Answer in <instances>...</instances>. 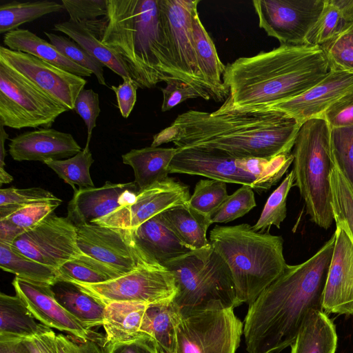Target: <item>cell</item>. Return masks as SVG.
<instances>
[{"instance_id": "1", "label": "cell", "mask_w": 353, "mask_h": 353, "mask_svg": "<svg viewBox=\"0 0 353 353\" xmlns=\"http://www.w3.org/2000/svg\"><path fill=\"white\" fill-rule=\"evenodd\" d=\"M301 125L276 111L228 112L188 110L153 137L152 147L215 151L236 159L270 160L289 154Z\"/></svg>"}, {"instance_id": "2", "label": "cell", "mask_w": 353, "mask_h": 353, "mask_svg": "<svg viewBox=\"0 0 353 353\" xmlns=\"http://www.w3.org/2000/svg\"><path fill=\"white\" fill-rule=\"evenodd\" d=\"M335 241L334 232L311 258L299 265H287L249 305L243 325L247 353L281 352L293 343L307 314L323 310Z\"/></svg>"}, {"instance_id": "3", "label": "cell", "mask_w": 353, "mask_h": 353, "mask_svg": "<svg viewBox=\"0 0 353 353\" xmlns=\"http://www.w3.org/2000/svg\"><path fill=\"white\" fill-rule=\"evenodd\" d=\"M329 72L319 46L281 45L225 65L228 97L216 114L259 112L305 92Z\"/></svg>"}, {"instance_id": "4", "label": "cell", "mask_w": 353, "mask_h": 353, "mask_svg": "<svg viewBox=\"0 0 353 353\" xmlns=\"http://www.w3.org/2000/svg\"><path fill=\"white\" fill-rule=\"evenodd\" d=\"M82 22L119 57L139 88L172 79L187 83L173 61L159 0H108L105 17Z\"/></svg>"}, {"instance_id": "5", "label": "cell", "mask_w": 353, "mask_h": 353, "mask_svg": "<svg viewBox=\"0 0 353 353\" xmlns=\"http://www.w3.org/2000/svg\"><path fill=\"white\" fill-rule=\"evenodd\" d=\"M210 241L230 269L241 304H252L288 265L282 236L254 231L248 223L215 225Z\"/></svg>"}, {"instance_id": "6", "label": "cell", "mask_w": 353, "mask_h": 353, "mask_svg": "<svg viewBox=\"0 0 353 353\" xmlns=\"http://www.w3.org/2000/svg\"><path fill=\"white\" fill-rule=\"evenodd\" d=\"M331 132L325 119L305 121L299 128L292 153L294 185L299 190L311 221L325 230L334 221L330 175L335 162Z\"/></svg>"}, {"instance_id": "7", "label": "cell", "mask_w": 353, "mask_h": 353, "mask_svg": "<svg viewBox=\"0 0 353 353\" xmlns=\"http://www.w3.org/2000/svg\"><path fill=\"white\" fill-rule=\"evenodd\" d=\"M165 267L174 276L177 291L173 302L182 317L241 305L230 269L212 246L194 250Z\"/></svg>"}, {"instance_id": "8", "label": "cell", "mask_w": 353, "mask_h": 353, "mask_svg": "<svg viewBox=\"0 0 353 353\" xmlns=\"http://www.w3.org/2000/svg\"><path fill=\"white\" fill-rule=\"evenodd\" d=\"M69 110L17 72L0 63V124L48 128Z\"/></svg>"}, {"instance_id": "9", "label": "cell", "mask_w": 353, "mask_h": 353, "mask_svg": "<svg viewBox=\"0 0 353 353\" xmlns=\"http://www.w3.org/2000/svg\"><path fill=\"white\" fill-rule=\"evenodd\" d=\"M234 309L208 310L182 317L174 353H236L243 324Z\"/></svg>"}, {"instance_id": "10", "label": "cell", "mask_w": 353, "mask_h": 353, "mask_svg": "<svg viewBox=\"0 0 353 353\" xmlns=\"http://www.w3.org/2000/svg\"><path fill=\"white\" fill-rule=\"evenodd\" d=\"M71 283L105 305L114 302L154 305L172 299L177 291L173 274L161 265L142 266L100 283Z\"/></svg>"}, {"instance_id": "11", "label": "cell", "mask_w": 353, "mask_h": 353, "mask_svg": "<svg viewBox=\"0 0 353 353\" xmlns=\"http://www.w3.org/2000/svg\"><path fill=\"white\" fill-rule=\"evenodd\" d=\"M199 0H159L160 17L174 65L185 81L205 100L212 98L198 66L192 17Z\"/></svg>"}, {"instance_id": "12", "label": "cell", "mask_w": 353, "mask_h": 353, "mask_svg": "<svg viewBox=\"0 0 353 353\" xmlns=\"http://www.w3.org/2000/svg\"><path fill=\"white\" fill-rule=\"evenodd\" d=\"M76 230L81 252L105 263L121 276L142 266L159 265L139 248L131 230L96 224L76 226Z\"/></svg>"}, {"instance_id": "13", "label": "cell", "mask_w": 353, "mask_h": 353, "mask_svg": "<svg viewBox=\"0 0 353 353\" xmlns=\"http://www.w3.org/2000/svg\"><path fill=\"white\" fill-rule=\"evenodd\" d=\"M259 26L281 45H305L307 34L316 21L324 0H254Z\"/></svg>"}, {"instance_id": "14", "label": "cell", "mask_w": 353, "mask_h": 353, "mask_svg": "<svg viewBox=\"0 0 353 353\" xmlns=\"http://www.w3.org/2000/svg\"><path fill=\"white\" fill-rule=\"evenodd\" d=\"M11 246L26 256L55 269L82 254L77 245L76 226L67 217L59 216L54 212L17 238Z\"/></svg>"}, {"instance_id": "15", "label": "cell", "mask_w": 353, "mask_h": 353, "mask_svg": "<svg viewBox=\"0 0 353 353\" xmlns=\"http://www.w3.org/2000/svg\"><path fill=\"white\" fill-rule=\"evenodd\" d=\"M169 165V174L203 176L210 179L250 186L266 191L273 185L252 173L247 159H236L225 154L196 148H177Z\"/></svg>"}, {"instance_id": "16", "label": "cell", "mask_w": 353, "mask_h": 353, "mask_svg": "<svg viewBox=\"0 0 353 353\" xmlns=\"http://www.w3.org/2000/svg\"><path fill=\"white\" fill-rule=\"evenodd\" d=\"M0 63L31 81L52 99L74 110L76 99L87 80L32 54L0 47Z\"/></svg>"}, {"instance_id": "17", "label": "cell", "mask_w": 353, "mask_h": 353, "mask_svg": "<svg viewBox=\"0 0 353 353\" xmlns=\"http://www.w3.org/2000/svg\"><path fill=\"white\" fill-rule=\"evenodd\" d=\"M190 198L187 185L168 177L139 190L133 203L121 206L92 224L134 230L152 217L188 202Z\"/></svg>"}, {"instance_id": "18", "label": "cell", "mask_w": 353, "mask_h": 353, "mask_svg": "<svg viewBox=\"0 0 353 353\" xmlns=\"http://www.w3.org/2000/svg\"><path fill=\"white\" fill-rule=\"evenodd\" d=\"M352 92L353 74L329 70L321 81L305 92L263 111L281 112L301 125L310 119H323L336 102Z\"/></svg>"}, {"instance_id": "19", "label": "cell", "mask_w": 353, "mask_h": 353, "mask_svg": "<svg viewBox=\"0 0 353 353\" xmlns=\"http://www.w3.org/2000/svg\"><path fill=\"white\" fill-rule=\"evenodd\" d=\"M16 294L42 324L78 339H95L93 332L68 311L56 299L52 285L28 281L17 276L12 283Z\"/></svg>"}, {"instance_id": "20", "label": "cell", "mask_w": 353, "mask_h": 353, "mask_svg": "<svg viewBox=\"0 0 353 353\" xmlns=\"http://www.w3.org/2000/svg\"><path fill=\"white\" fill-rule=\"evenodd\" d=\"M336 241L323 291L325 313L353 315V241L345 229L336 225Z\"/></svg>"}, {"instance_id": "21", "label": "cell", "mask_w": 353, "mask_h": 353, "mask_svg": "<svg viewBox=\"0 0 353 353\" xmlns=\"http://www.w3.org/2000/svg\"><path fill=\"white\" fill-rule=\"evenodd\" d=\"M139 191L135 181H106L100 188L77 189L68 203L66 217L75 226L92 224L117 208L133 203Z\"/></svg>"}, {"instance_id": "22", "label": "cell", "mask_w": 353, "mask_h": 353, "mask_svg": "<svg viewBox=\"0 0 353 353\" xmlns=\"http://www.w3.org/2000/svg\"><path fill=\"white\" fill-rule=\"evenodd\" d=\"M9 154L17 161L63 160L82 150L73 136L55 129L41 128L10 139Z\"/></svg>"}, {"instance_id": "23", "label": "cell", "mask_w": 353, "mask_h": 353, "mask_svg": "<svg viewBox=\"0 0 353 353\" xmlns=\"http://www.w3.org/2000/svg\"><path fill=\"white\" fill-rule=\"evenodd\" d=\"M131 230L143 252L153 262L163 267L168 262L194 250L176 235L161 213Z\"/></svg>"}, {"instance_id": "24", "label": "cell", "mask_w": 353, "mask_h": 353, "mask_svg": "<svg viewBox=\"0 0 353 353\" xmlns=\"http://www.w3.org/2000/svg\"><path fill=\"white\" fill-rule=\"evenodd\" d=\"M149 305L135 302L106 305L103 323L105 343L117 351L147 337L142 333L141 327Z\"/></svg>"}, {"instance_id": "25", "label": "cell", "mask_w": 353, "mask_h": 353, "mask_svg": "<svg viewBox=\"0 0 353 353\" xmlns=\"http://www.w3.org/2000/svg\"><path fill=\"white\" fill-rule=\"evenodd\" d=\"M192 34L197 66L212 98L221 101L228 97L221 77L225 65L222 63L214 43L196 10L192 17Z\"/></svg>"}, {"instance_id": "26", "label": "cell", "mask_w": 353, "mask_h": 353, "mask_svg": "<svg viewBox=\"0 0 353 353\" xmlns=\"http://www.w3.org/2000/svg\"><path fill=\"white\" fill-rule=\"evenodd\" d=\"M3 44L8 49L32 54L65 71L81 77H90L92 72L75 63L50 43L27 29L18 28L6 32Z\"/></svg>"}, {"instance_id": "27", "label": "cell", "mask_w": 353, "mask_h": 353, "mask_svg": "<svg viewBox=\"0 0 353 353\" xmlns=\"http://www.w3.org/2000/svg\"><path fill=\"white\" fill-rule=\"evenodd\" d=\"M0 341H21L52 329L40 323L17 294H0Z\"/></svg>"}, {"instance_id": "28", "label": "cell", "mask_w": 353, "mask_h": 353, "mask_svg": "<svg viewBox=\"0 0 353 353\" xmlns=\"http://www.w3.org/2000/svg\"><path fill=\"white\" fill-rule=\"evenodd\" d=\"M181 319L173 299L150 305L143 318L141 332L154 341L159 353H174Z\"/></svg>"}, {"instance_id": "29", "label": "cell", "mask_w": 353, "mask_h": 353, "mask_svg": "<svg viewBox=\"0 0 353 353\" xmlns=\"http://www.w3.org/2000/svg\"><path fill=\"white\" fill-rule=\"evenodd\" d=\"M176 148L145 147L132 149L122 155L124 164L134 170L135 183L139 190L168 178L170 163Z\"/></svg>"}, {"instance_id": "30", "label": "cell", "mask_w": 353, "mask_h": 353, "mask_svg": "<svg viewBox=\"0 0 353 353\" xmlns=\"http://www.w3.org/2000/svg\"><path fill=\"white\" fill-rule=\"evenodd\" d=\"M290 347V353H335L337 334L333 321L323 310L310 311Z\"/></svg>"}, {"instance_id": "31", "label": "cell", "mask_w": 353, "mask_h": 353, "mask_svg": "<svg viewBox=\"0 0 353 353\" xmlns=\"http://www.w3.org/2000/svg\"><path fill=\"white\" fill-rule=\"evenodd\" d=\"M161 214L176 235L193 250L212 246L207 239L208 229L212 223L210 216L196 210L188 202L170 208Z\"/></svg>"}, {"instance_id": "32", "label": "cell", "mask_w": 353, "mask_h": 353, "mask_svg": "<svg viewBox=\"0 0 353 353\" xmlns=\"http://www.w3.org/2000/svg\"><path fill=\"white\" fill-rule=\"evenodd\" d=\"M52 288L57 301L88 328L103 326L104 304L71 282L58 281Z\"/></svg>"}, {"instance_id": "33", "label": "cell", "mask_w": 353, "mask_h": 353, "mask_svg": "<svg viewBox=\"0 0 353 353\" xmlns=\"http://www.w3.org/2000/svg\"><path fill=\"white\" fill-rule=\"evenodd\" d=\"M53 30L64 33L78 43L104 66L120 76L123 80L131 79L127 68L119 57L111 49L103 44L83 22L68 20L55 23Z\"/></svg>"}, {"instance_id": "34", "label": "cell", "mask_w": 353, "mask_h": 353, "mask_svg": "<svg viewBox=\"0 0 353 353\" xmlns=\"http://www.w3.org/2000/svg\"><path fill=\"white\" fill-rule=\"evenodd\" d=\"M0 268L31 282L54 285L59 281L57 269L37 262L3 243H0Z\"/></svg>"}, {"instance_id": "35", "label": "cell", "mask_w": 353, "mask_h": 353, "mask_svg": "<svg viewBox=\"0 0 353 353\" xmlns=\"http://www.w3.org/2000/svg\"><path fill=\"white\" fill-rule=\"evenodd\" d=\"M65 9L63 5L54 1L19 2L12 1L0 6V33L18 29L46 14Z\"/></svg>"}, {"instance_id": "36", "label": "cell", "mask_w": 353, "mask_h": 353, "mask_svg": "<svg viewBox=\"0 0 353 353\" xmlns=\"http://www.w3.org/2000/svg\"><path fill=\"white\" fill-rule=\"evenodd\" d=\"M57 270L59 281L100 283L121 276L105 263L83 253L65 262Z\"/></svg>"}, {"instance_id": "37", "label": "cell", "mask_w": 353, "mask_h": 353, "mask_svg": "<svg viewBox=\"0 0 353 353\" xmlns=\"http://www.w3.org/2000/svg\"><path fill=\"white\" fill-rule=\"evenodd\" d=\"M94 163L89 147H85L74 156L63 160H48L47 165L63 179L72 187L74 191L78 189L95 188L90 176V168Z\"/></svg>"}, {"instance_id": "38", "label": "cell", "mask_w": 353, "mask_h": 353, "mask_svg": "<svg viewBox=\"0 0 353 353\" xmlns=\"http://www.w3.org/2000/svg\"><path fill=\"white\" fill-rule=\"evenodd\" d=\"M332 209L336 225L343 227L353 241V188L335 164L330 175Z\"/></svg>"}, {"instance_id": "39", "label": "cell", "mask_w": 353, "mask_h": 353, "mask_svg": "<svg viewBox=\"0 0 353 353\" xmlns=\"http://www.w3.org/2000/svg\"><path fill=\"white\" fill-rule=\"evenodd\" d=\"M328 63L329 70L353 74V21L320 46Z\"/></svg>"}, {"instance_id": "40", "label": "cell", "mask_w": 353, "mask_h": 353, "mask_svg": "<svg viewBox=\"0 0 353 353\" xmlns=\"http://www.w3.org/2000/svg\"><path fill=\"white\" fill-rule=\"evenodd\" d=\"M294 183V175L292 170L268 199L259 219L252 226L253 230L264 232L266 229L268 231L272 225L280 228L281 223L287 216V197Z\"/></svg>"}, {"instance_id": "41", "label": "cell", "mask_w": 353, "mask_h": 353, "mask_svg": "<svg viewBox=\"0 0 353 353\" xmlns=\"http://www.w3.org/2000/svg\"><path fill=\"white\" fill-rule=\"evenodd\" d=\"M59 199L52 192L41 188L19 189L10 187L0 190V220L5 219L21 208L35 203Z\"/></svg>"}, {"instance_id": "42", "label": "cell", "mask_w": 353, "mask_h": 353, "mask_svg": "<svg viewBox=\"0 0 353 353\" xmlns=\"http://www.w3.org/2000/svg\"><path fill=\"white\" fill-rule=\"evenodd\" d=\"M348 23L335 0H324L323 10L306 36L305 44L321 46Z\"/></svg>"}, {"instance_id": "43", "label": "cell", "mask_w": 353, "mask_h": 353, "mask_svg": "<svg viewBox=\"0 0 353 353\" xmlns=\"http://www.w3.org/2000/svg\"><path fill=\"white\" fill-rule=\"evenodd\" d=\"M44 34L50 40V43L61 53L79 65L90 70L99 84L107 85L104 77V65L81 46L68 37L48 32H44Z\"/></svg>"}, {"instance_id": "44", "label": "cell", "mask_w": 353, "mask_h": 353, "mask_svg": "<svg viewBox=\"0 0 353 353\" xmlns=\"http://www.w3.org/2000/svg\"><path fill=\"white\" fill-rule=\"evenodd\" d=\"M228 196L226 183L214 179H201L188 201L196 210L210 216Z\"/></svg>"}, {"instance_id": "45", "label": "cell", "mask_w": 353, "mask_h": 353, "mask_svg": "<svg viewBox=\"0 0 353 353\" xmlns=\"http://www.w3.org/2000/svg\"><path fill=\"white\" fill-rule=\"evenodd\" d=\"M256 205L252 188L243 185L233 194L228 195L210 216V220L212 223H226L244 216Z\"/></svg>"}, {"instance_id": "46", "label": "cell", "mask_w": 353, "mask_h": 353, "mask_svg": "<svg viewBox=\"0 0 353 353\" xmlns=\"http://www.w3.org/2000/svg\"><path fill=\"white\" fill-rule=\"evenodd\" d=\"M331 143L335 164L353 188V126L332 128Z\"/></svg>"}, {"instance_id": "47", "label": "cell", "mask_w": 353, "mask_h": 353, "mask_svg": "<svg viewBox=\"0 0 353 353\" xmlns=\"http://www.w3.org/2000/svg\"><path fill=\"white\" fill-rule=\"evenodd\" d=\"M61 203L62 200L59 199L50 202L26 205L5 219L10 221L28 231L38 225L53 213Z\"/></svg>"}, {"instance_id": "48", "label": "cell", "mask_w": 353, "mask_h": 353, "mask_svg": "<svg viewBox=\"0 0 353 353\" xmlns=\"http://www.w3.org/2000/svg\"><path fill=\"white\" fill-rule=\"evenodd\" d=\"M61 3L73 21H94L108 14V0H61Z\"/></svg>"}, {"instance_id": "49", "label": "cell", "mask_w": 353, "mask_h": 353, "mask_svg": "<svg viewBox=\"0 0 353 353\" xmlns=\"http://www.w3.org/2000/svg\"><path fill=\"white\" fill-rule=\"evenodd\" d=\"M74 110L86 125L88 137L85 147H89L92 130L101 112L99 94L92 89H83L76 99Z\"/></svg>"}, {"instance_id": "50", "label": "cell", "mask_w": 353, "mask_h": 353, "mask_svg": "<svg viewBox=\"0 0 353 353\" xmlns=\"http://www.w3.org/2000/svg\"><path fill=\"white\" fill-rule=\"evenodd\" d=\"M58 353H116L114 347L107 344L105 338L83 341L70 335L56 336Z\"/></svg>"}, {"instance_id": "51", "label": "cell", "mask_w": 353, "mask_h": 353, "mask_svg": "<svg viewBox=\"0 0 353 353\" xmlns=\"http://www.w3.org/2000/svg\"><path fill=\"white\" fill-rule=\"evenodd\" d=\"M161 92L163 94L162 112L168 111L188 99L201 97L194 88L179 79H172L166 82V85L161 88Z\"/></svg>"}, {"instance_id": "52", "label": "cell", "mask_w": 353, "mask_h": 353, "mask_svg": "<svg viewBox=\"0 0 353 353\" xmlns=\"http://www.w3.org/2000/svg\"><path fill=\"white\" fill-rule=\"evenodd\" d=\"M323 119L332 128L353 126V92L336 102Z\"/></svg>"}, {"instance_id": "53", "label": "cell", "mask_w": 353, "mask_h": 353, "mask_svg": "<svg viewBox=\"0 0 353 353\" xmlns=\"http://www.w3.org/2000/svg\"><path fill=\"white\" fill-rule=\"evenodd\" d=\"M57 334L52 330L19 341L21 353H58Z\"/></svg>"}, {"instance_id": "54", "label": "cell", "mask_w": 353, "mask_h": 353, "mask_svg": "<svg viewBox=\"0 0 353 353\" xmlns=\"http://www.w3.org/2000/svg\"><path fill=\"white\" fill-rule=\"evenodd\" d=\"M139 86L132 79H125L118 86L112 85L114 92L117 106L123 118H128L137 101V91Z\"/></svg>"}, {"instance_id": "55", "label": "cell", "mask_w": 353, "mask_h": 353, "mask_svg": "<svg viewBox=\"0 0 353 353\" xmlns=\"http://www.w3.org/2000/svg\"><path fill=\"white\" fill-rule=\"evenodd\" d=\"M26 232V230L8 219L0 220V243L12 245Z\"/></svg>"}, {"instance_id": "56", "label": "cell", "mask_w": 353, "mask_h": 353, "mask_svg": "<svg viewBox=\"0 0 353 353\" xmlns=\"http://www.w3.org/2000/svg\"><path fill=\"white\" fill-rule=\"evenodd\" d=\"M119 353H159L154 341L147 336L137 343L122 347Z\"/></svg>"}, {"instance_id": "57", "label": "cell", "mask_w": 353, "mask_h": 353, "mask_svg": "<svg viewBox=\"0 0 353 353\" xmlns=\"http://www.w3.org/2000/svg\"><path fill=\"white\" fill-rule=\"evenodd\" d=\"M9 135L6 132L4 126L0 124V185L3 183H8L13 181V177L9 174L5 170V158L6 152L4 147L6 140Z\"/></svg>"}, {"instance_id": "58", "label": "cell", "mask_w": 353, "mask_h": 353, "mask_svg": "<svg viewBox=\"0 0 353 353\" xmlns=\"http://www.w3.org/2000/svg\"><path fill=\"white\" fill-rule=\"evenodd\" d=\"M347 23L353 21V0H335Z\"/></svg>"}, {"instance_id": "59", "label": "cell", "mask_w": 353, "mask_h": 353, "mask_svg": "<svg viewBox=\"0 0 353 353\" xmlns=\"http://www.w3.org/2000/svg\"><path fill=\"white\" fill-rule=\"evenodd\" d=\"M19 343L14 340L0 341V353H21Z\"/></svg>"}]
</instances>
